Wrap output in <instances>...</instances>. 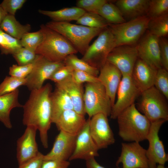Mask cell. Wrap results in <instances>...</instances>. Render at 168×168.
<instances>
[{
	"label": "cell",
	"mask_w": 168,
	"mask_h": 168,
	"mask_svg": "<svg viewBox=\"0 0 168 168\" xmlns=\"http://www.w3.org/2000/svg\"><path fill=\"white\" fill-rule=\"evenodd\" d=\"M166 121L164 119H159L151 122L146 138L149 142L146 155L150 168H156L157 164L164 165L168 161V155L165 152L163 142L158 135L161 127Z\"/></svg>",
	"instance_id": "9c48e42d"
},
{
	"label": "cell",
	"mask_w": 168,
	"mask_h": 168,
	"mask_svg": "<svg viewBox=\"0 0 168 168\" xmlns=\"http://www.w3.org/2000/svg\"><path fill=\"white\" fill-rule=\"evenodd\" d=\"M138 58L136 46L122 45L113 49L108 55L106 61L115 66L122 75L131 76Z\"/></svg>",
	"instance_id": "4fadbf2b"
},
{
	"label": "cell",
	"mask_w": 168,
	"mask_h": 168,
	"mask_svg": "<svg viewBox=\"0 0 168 168\" xmlns=\"http://www.w3.org/2000/svg\"><path fill=\"white\" fill-rule=\"evenodd\" d=\"M51 107V122L55 123L64 111L73 110L72 101L67 93L62 89L55 87L50 95Z\"/></svg>",
	"instance_id": "cb8c5ba5"
},
{
	"label": "cell",
	"mask_w": 168,
	"mask_h": 168,
	"mask_svg": "<svg viewBox=\"0 0 168 168\" xmlns=\"http://www.w3.org/2000/svg\"><path fill=\"white\" fill-rule=\"evenodd\" d=\"M59 131L51 151L44 155V160L67 161L72 154L75 147L77 136Z\"/></svg>",
	"instance_id": "ac0fdd59"
},
{
	"label": "cell",
	"mask_w": 168,
	"mask_h": 168,
	"mask_svg": "<svg viewBox=\"0 0 168 168\" xmlns=\"http://www.w3.org/2000/svg\"><path fill=\"white\" fill-rule=\"evenodd\" d=\"M83 100L85 112L89 118L99 113L110 116L112 108L111 101L99 81L86 83Z\"/></svg>",
	"instance_id": "8992f818"
},
{
	"label": "cell",
	"mask_w": 168,
	"mask_h": 168,
	"mask_svg": "<svg viewBox=\"0 0 168 168\" xmlns=\"http://www.w3.org/2000/svg\"><path fill=\"white\" fill-rule=\"evenodd\" d=\"M168 14V0H149L147 16L150 18Z\"/></svg>",
	"instance_id": "836d02e7"
},
{
	"label": "cell",
	"mask_w": 168,
	"mask_h": 168,
	"mask_svg": "<svg viewBox=\"0 0 168 168\" xmlns=\"http://www.w3.org/2000/svg\"><path fill=\"white\" fill-rule=\"evenodd\" d=\"M120 163L123 168H150L146 150L138 142L121 143V154L116 165Z\"/></svg>",
	"instance_id": "5bb4252c"
},
{
	"label": "cell",
	"mask_w": 168,
	"mask_h": 168,
	"mask_svg": "<svg viewBox=\"0 0 168 168\" xmlns=\"http://www.w3.org/2000/svg\"><path fill=\"white\" fill-rule=\"evenodd\" d=\"M154 86L168 99V71L162 68L157 70Z\"/></svg>",
	"instance_id": "e575fe53"
},
{
	"label": "cell",
	"mask_w": 168,
	"mask_h": 168,
	"mask_svg": "<svg viewBox=\"0 0 168 168\" xmlns=\"http://www.w3.org/2000/svg\"><path fill=\"white\" fill-rule=\"evenodd\" d=\"M97 77L105 88L110 99L112 107L115 103L116 95L122 74L115 66L106 61L100 69Z\"/></svg>",
	"instance_id": "d6986e66"
},
{
	"label": "cell",
	"mask_w": 168,
	"mask_h": 168,
	"mask_svg": "<svg viewBox=\"0 0 168 168\" xmlns=\"http://www.w3.org/2000/svg\"><path fill=\"white\" fill-rule=\"evenodd\" d=\"M71 76L73 80L79 84L99 81L97 77L88 72L78 70H73Z\"/></svg>",
	"instance_id": "f35d334b"
},
{
	"label": "cell",
	"mask_w": 168,
	"mask_h": 168,
	"mask_svg": "<svg viewBox=\"0 0 168 168\" xmlns=\"http://www.w3.org/2000/svg\"><path fill=\"white\" fill-rule=\"evenodd\" d=\"M35 60L32 63L25 65H13L9 68V75L18 78H26L33 69L34 65Z\"/></svg>",
	"instance_id": "74e56055"
},
{
	"label": "cell",
	"mask_w": 168,
	"mask_h": 168,
	"mask_svg": "<svg viewBox=\"0 0 168 168\" xmlns=\"http://www.w3.org/2000/svg\"><path fill=\"white\" fill-rule=\"evenodd\" d=\"M0 33L5 38L8 44L7 54H12L16 51L22 47L20 40L10 36L0 29Z\"/></svg>",
	"instance_id": "7bdbcfd3"
},
{
	"label": "cell",
	"mask_w": 168,
	"mask_h": 168,
	"mask_svg": "<svg viewBox=\"0 0 168 168\" xmlns=\"http://www.w3.org/2000/svg\"><path fill=\"white\" fill-rule=\"evenodd\" d=\"M64 37L77 52L83 55L91 40L105 28H91L66 22L49 21L45 25Z\"/></svg>",
	"instance_id": "277c9868"
},
{
	"label": "cell",
	"mask_w": 168,
	"mask_h": 168,
	"mask_svg": "<svg viewBox=\"0 0 168 168\" xmlns=\"http://www.w3.org/2000/svg\"><path fill=\"white\" fill-rule=\"evenodd\" d=\"M63 62L65 65L71 67L73 70L85 72L97 77L99 74L98 69L91 66L82 59L79 58L75 54L67 56Z\"/></svg>",
	"instance_id": "f546056e"
},
{
	"label": "cell",
	"mask_w": 168,
	"mask_h": 168,
	"mask_svg": "<svg viewBox=\"0 0 168 168\" xmlns=\"http://www.w3.org/2000/svg\"><path fill=\"white\" fill-rule=\"evenodd\" d=\"M107 117L103 113H99L90 118V134L99 150L106 148L115 142Z\"/></svg>",
	"instance_id": "7c38bea8"
},
{
	"label": "cell",
	"mask_w": 168,
	"mask_h": 168,
	"mask_svg": "<svg viewBox=\"0 0 168 168\" xmlns=\"http://www.w3.org/2000/svg\"><path fill=\"white\" fill-rule=\"evenodd\" d=\"M138 110L151 122L159 119L168 120L166 98L154 86L141 93Z\"/></svg>",
	"instance_id": "52a82bcc"
},
{
	"label": "cell",
	"mask_w": 168,
	"mask_h": 168,
	"mask_svg": "<svg viewBox=\"0 0 168 168\" xmlns=\"http://www.w3.org/2000/svg\"><path fill=\"white\" fill-rule=\"evenodd\" d=\"M0 29L10 36L20 40L24 34L29 32L31 26L29 24L24 25L21 24L14 16L7 14L1 22Z\"/></svg>",
	"instance_id": "4316f807"
},
{
	"label": "cell",
	"mask_w": 168,
	"mask_h": 168,
	"mask_svg": "<svg viewBox=\"0 0 168 168\" xmlns=\"http://www.w3.org/2000/svg\"><path fill=\"white\" fill-rule=\"evenodd\" d=\"M97 14L104 18L109 24H120L126 21L116 5L109 2V1L101 7Z\"/></svg>",
	"instance_id": "83f0119b"
},
{
	"label": "cell",
	"mask_w": 168,
	"mask_h": 168,
	"mask_svg": "<svg viewBox=\"0 0 168 168\" xmlns=\"http://www.w3.org/2000/svg\"><path fill=\"white\" fill-rule=\"evenodd\" d=\"M108 2L106 0H78L76 5L86 12L97 13L101 7Z\"/></svg>",
	"instance_id": "8d00e7d4"
},
{
	"label": "cell",
	"mask_w": 168,
	"mask_h": 168,
	"mask_svg": "<svg viewBox=\"0 0 168 168\" xmlns=\"http://www.w3.org/2000/svg\"><path fill=\"white\" fill-rule=\"evenodd\" d=\"M118 134L124 141L140 142L146 140L151 122L138 110L135 104L117 116Z\"/></svg>",
	"instance_id": "7a4b0ae2"
},
{
	"label": "cell",
	"mask_w": 168,
	"mask_h": 168,
	"mask_svg": "<svg viewBox=\"0 0 168 168\" xmlns=\"http://www.w3.org/2000/svg\"><path fill=\"white\" fill-rule=\"evenodd\" d=\"M37 129L26 126L24 133L17 140L16 158L18 165L36 156L40 152L36 141Z\"/></svg>",
	"instance_id": "e0dca14e"
},
{
	"label": "cell",
	"mask_w": 168,
	"mask_h": 168,
	"mask_svg": "<svg viewBox=\"0 0 168 168\" xmlns=\"http://www.w3.org/2000/svg\"><path fill=\"white\" fill-rule=\"evenodd\" d=\"M7 14V13L5 12L0 6V27L1 24L2 20Z\"/></svg>",
	"instance_id": "7dc6e473"
},
{
	"label": "cell",
	"mask_w": 168,
	"mask_h": 168,
	"mask_svg": "<svg viewBox=\"0 0 168 168\" xmlns=\"http://www.w3.org/2000/svg\"><path fill=\"white\" fill-rule=\"evenodd\" d=\"M160 56L162 67L168 71V41L166 37L159 38Z\"/></svg>",
	"instance_id": "b9f144b4"
},
{
	"label": "cell",
	"mask_w": 168,
	"mask_h": 168,
	"mask_svg": "<svg viewBox=\"0 0 168 168\" xmlns=\"http://www.w3.org/2000/svg\"><path fill=\"white\" fill-rule=\"evenodd\" d=\"M43 35L42 31L39 30L24 34L20 40L22 47L35 51L42 41Z\"/></svg>",
	"instance_id": "d6a6232c"
},
{
	"label": "cell",
	"mask_w": 168,
	"mask_h": 168,
	"mask_svg": "<svg viewBox=\"0 0 168 168\" xmlns=\"http://www.w3.org/2000/svg\"><path fill=\"white\" fill-rule=\"evenodd\" d=\"M136 47L138 58L157 70L162 68L158 37L147 30Z\"/></svg>",
	"instance_id": "9a60e30c"
},
{
	"label": "cell",
	"mask_w": 168,
	"mask_h": 168,
	"mask_svg": "<svg viewBox=\"0 0 168 168\" xmlns=\"http://www.w3.org/2000/svg\"><path fill=\"white\" fill-rule=\"evenodd\" d=\"M149 20L145 15L123 23L109 24L108 27L114 37L115 47L122 45L136 46L147 30Z\"/></svg>",
	"instance_id": "5b68a950"
},
{
	"label": "cell",
	"mask_w": 168,
	"mask_h": 168,
	"mask_svg": "<svg viewBox=\"0 0 168 168\" xmlns=\"http://www.w3.org/2000/svg\"><path fill=\"white\" fill-rule=\"evenodd\" d=\"M86 122L85 116L72 109L63 112L55 124L59 130L77 136L83 128Z\"/></svg>",
	"instance_id": "7402d4cb"
},
{
	"label": "cell",
	"mask_w": 168,
	"mask_h": 168,
	"mask_svg": "<svg viewBox=\"0 0 168 168\" xmlns=\"http://www.w3.org/2000/svg\"><path fill=\"white\" fill-rule=\"evenodd\" d=\"M26 83L25 78L7 76L0 84V96L12 93Z\"/></svg>",
	"instance_id": "1f68e13d"
},
{
	"label": "cell",
	"mask_w": 168,
	"mask_h": 168,
	"mask_svg": "<svg viewBox=\"0 0 168 168\" xmlns=\"http://www.w3.org/2000/svg\"><path fill=\"white\" fill-rule=\"evenodd\" d=\"M70 165L68 161L43 160L41 168H68Z\"/></svg>",
	"instance_id": "ee69618b"
},
{
	"label": "cell",
	"mask_w": 168,
	"mask_h": 168,
	"mask_svg": "<svg viewBox=\"0 0 168 168\" xmlns=\"http://www.w3.org/2000/svg\"><path fill=\"white\" fill-rule=\"evenodd\" d=\"M52 86L49 83L41 88L30 91L29 98L23 105V125L35 127L40 132L43 147H48V132L51 122L50 95Z\"/></svg>",
	"instance_id": "6da1fadb"
},
{
	"label": "cell",
	"mask_w": 168,
	"mask_h": 168,
	"mask_svg": "<svg viewBox=\"0 0 168 168\" xmlns=\"http://www.w3.org/2000/svg\"><path fill=\"white\" fill-rule=\"evenodd\" d=\"M89 122L90 118L86 120L83 128L77 136L75 149L69 161L78 159L86 161L99 156V150L90 134Z\"/></svg>",
	"instance_id": "2e32d148"
},
{
	"label": "cell",
	"mask_w": 168,
	"mask_h": 168,
	"mask_svg": "<svg viewBox=\"0 0 168 168\" xmlns=\"http://www.w3.org/2000/svg\"><path fill=\"white\" fill-rule=\"evenodd\" d=\"M41 14L47 16L56 22H69L77 21L86 12L77 7L64 8L58 10L50 11L39 10Z\"/></svg>",
	"instance_id": "484cf974"
},
{
	"label": "cell",
	"mask_w": 168,
	"mask_h": 168,
	"mask_svg": "<svg viewBox=\"0 0 168 168\" xmlns=\"http://www.w3.org/2000/svg\"><path fill=\"white\" fill-rule=\"evenodd\" d=\"M149 2V0H119L115 5L125 19L130 20L147 15Z\"/></svg>",
	"instance_id": "603a6c76"
},
{
	"label": "cell",
	"mask_w": 168,
	"mask_h": 168,
	"mask_svg": "<svg viewBox=\"0 0 168 168\" xmlns=\"http://www.w3.org/2000/svg\"><path fill=\"white\" fill-rule=\"evenodd\" d=\"M157 71V70L138 58L131 77L134 84L141 93L154 86Z\"/></svg>",
	"instance_id": "ffe728a7"
},
{
	"label": "cell",
	"mask_w": 168,
	"mask_h": 168,
	"mask_svg": "<svg viewBox=\"0 0 168 168\" xmlns=\"http://www.w3.org/2000/svg\"><path fill=\"white\" fill-rule=\"evenodd\" d=\"M73 70L71 67L65 64L57 70L49 79L55 83H58L71 76Z\"/></svg>",
	"instance_id": "ab89813d"
},
{
	"label": "cell",
	"mask_w": 168,
	"mask_h": 168,
	"mask_svg": "<svg viewBox=\"0 0 168 168\" xmlns=\"http://www.w3.org/2000/svg\"><path fill=\"white\" fill-rule=\"evenodd\" d=\"M156 168H168L167 167H165L164 165H158Z\"/></svg>",
	"instance_id": "c3c4849f"
},
{
	"label": "cell",
	"mask_w": 168,
	"mask_h": 168,
	"mask_svg": "<svg viewBox=\"0 0 168 168\" xmlns=\"http://www.w3.org/2000/svg\"><path fill=\"white\" fill-rule=\"evenodd\" d=\"M76 23L87 27L104 29L109 23L97 13L86 12L77 21Z\"/></svg>",
	"instance_id": "4dcf8cb0"
},
{
	"label": "cell",
	"mask_w": 168,
	"mask_h": 168,
	"mask_svg": "<svg viewBox=\"0 0 168 168\" xmlns=\"http://www.w3.org/2000/svg\"><path fill=\"white\" fill-rule=\"evenodd\" d=\"M19 90L0 96V121L8 129L12 126L10 119L11 110L16 107H22L23 105L19 102Z\"/></svg>",
	"instance_id": "d4e9b609"
},
{
	"label": "cell",
	"mask_w": 168,
	"mask_h": 168,
	"mask_svg": "<svg viewBox=\"0 0 168 168\" xmlns=\"http://www.w3.org/2000/svg\"><path fill=\"white\" fill-rule=\"evenodd\" d=\"M55 87L62 89L67 93L72 101L74 110L79 114L85 115L86 114L83 100L84 91L83 84L76 82L71 76L55 83Z\"/></svg>",
	"instance_id": "44dd1931"
},
{
	"label": "cell",
	"mask_w": 168,
	"mask_h": 168,
	"mask_svg": "<svg viewBox=\"0 0 168 168\" xmlns=\"http://www.w3.org/2000/svg\"><path fill=\"white\" fill-rule=\"evenodd\" d=\"M64 65L63 62H52L37 54L33 69L25 78V86L30 91L41 88L45 81L49 79L57 70Z\"/></svg>",
	"instance_id": "30bf717a"
},
{
	"label": "cell",
	"mask_w": 168,
	"mask_h": 168,
	"mask_svg": "<svg viewBox=\"0 0 168 168\" xmlns=\"http://www.w3.org/2000/svg\"><path fill=\"white\" fill-rule=\"evenodd\" d=\"M115 47L113 35L107 27L100 33L97 38L89 46L81 59L100 70L106 62L110 53Z\"/></svg>",
	"instance_id": "ba28073f"
},
{
	"label": "cell",
	"mask_w": 168,
	"mask_h": 168,
	"mask_svg": "<svg viewBox=\"0 0 168 168\" xmlns=\"http://www.w3.org/2000/svg\"><path fill=\"white\" fill-rule=\"evenodd\" d=\"M12 54L19 65L32 63L37 55L35 51L23 47L16 51Z\"/></svg>",
	"instance_id": "d590c367"
},
{
	"label": "cell",
	"mask_w": 168,
	"mask_h": 168,
	"mask_svg": "<svg viewBox=\"0 0 168 168\" xmlns=\"http://www.w3.org/2000/svg\"><path fill=\"white\" fill-rule=\"evenodd\" d=\"M147 30L159 38L168 35V14L150 19Z\"/></svg>",
	"instance_id": "f1b7e54d"
},
{
	"label": "cell",
	"mask_w": 168,
	"mask_h": 168,
	"mask_svg": "<svg viewBox=\"0 0 168 168\" xmlns=\"http://www.w3.org/2000/svg\"><path fill=\"white\" fill-rule=\"evenodd\" d=\"M44 156L40 152L35 157L19 165L18 168H41Z\"/></svg>",
	"instance_id": "f6af8a7d"
},
{
	"label": "cell",
	"mask_w": 168,
	"mask_h": 168,
	"mask_svg": "<svg viewBox=\"0 0 168 168\" xmlns=\"http://www.w3.org/2000/svg\"><path fill=\"white\" fill-rule=\"evenodd\" d=\"M86 168H105L101 166L96 160L95 158H91L86 161ZM116 168H120L117 167Z\"/></svg>",
	"instance_id": "bcb514c9"
},
{
	"label": "cell",
	"mask_w": 168,
	"mask_h": 168,
	"mask_svg": "<svg viewBox=\"0 0 168 168\" xmlns=\"http://www.w3.org/2000/svg\"><path fill=\"white\" fill-rule=\"evenodd\" d=\"M117 100L113 106L110 118L116 119L125 109L134 104L141 92L134 84L130 76L122 75L117 93Z\"/></svg>",
	"instance_id": "8fae6325"
},
{
	"label": "cell",
	"mask_w": 168,
	"mask_h": 168,
	"mask_svg": "<svg viewBox=\"0 0 168 168\" xmlns=\"http://www.w3.org/2000/svg\"><path fill=\"white\" fill-rule=\"evenodd\" d=\"M40 30L43 38L36 48V54L41 55L53 62H63L68 55L78 52L72 44L63 35L42 25Z\"/></svg>",
	"instance_id": "3957f363"
},
{
	"label": "cell",
	"mask_w": 168,
	"mask_h": 168,
	"mask_svg": "<svg viewBox=\"0 0 168 168\" xmlns=\"http://www.w3.org/2000/svg\"><path fill=\"white\" fill-rule=\"evenodd\" d=\"M26 0H4L0 6L7 14L14 16L16 11L20 9Z\"/></svg>",
	"instance_id": "60d3db41"
}]
</instances>
